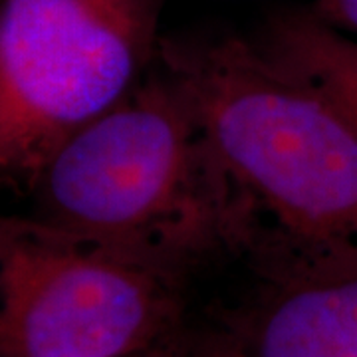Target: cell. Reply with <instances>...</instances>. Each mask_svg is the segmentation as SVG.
<instances>
[{"label": "cell", "mask_w": 357, "mask_h": 357, "mask_svg": "<svg viewBox=\"0 0 357 357\" xmlns=\"http://www.w3.org/2000/svg\"><path fill=\"white\" fill-rule=\"evenodd\" d=\"M272 62L328 96L357 128V40L304 8H280L252 38Z\"/></svg>", "instance_id": "8992f818"}, {"label": "cell", "mask_w": 357, "mask_h": 357, "mask_svg": "<svg viewBox=\"0 0 357 357\" xmlns=\"http://www.w3.org/2000/svg\"><path fill=\"white\" fill-rule=\"evenodd\" d=\"M236 340L250 357H357V266L268 282Z\"/></svg>", "instance_id": "5b68a950"}, {"label": "cell", "mask_w": 357, "mask_h": 357, "mask_svg": "<svg viewBox=\"0 0 357 357\" xmlns=\"http://www.w3.org/2000/svg\"><path fill=\"white\" fill-rule=\"evenodd\" d=\"M139 357H171V354H169L167 345H163V347H157V349H153V351H149V354H145V356H139Z\"/></svg>", "instance_id": "9c48e42d"}, {"label": "cell", "mask_w": 357, "mask_h": 357, "mask_svg": "<svg viewBox=\"0 0 357 357\" xmlns=\"http://www.w3.org/2000/svg\"><path fill=\"white\" fill-rule=\"evenodd\" d=\"M183 268L0 213V357H139L181 314Z\"/></svg>", "instance_id": "277c9868"}, {"label": "cell", "mask_w": 357, "mask_h": 357, "mask_svg": "<svg viewBox=\"0 0 357 357\" xmlns=\"http://www.w3.org/2000/svg\"><path fill=\"white\" fill-rule=\"evenodd\" d=\"M28 192L30 217L183 270L227 252L213 155L191 100L159 60L48 157Z\"/></svg>", "instance_id": "7a4b0ae2"}, {"label": "cell", "mask_w": 357, "mask_h": 357, "mask_svg": "<svg viewBox=\"0 0 357 357\" xmlns=\"http://www.w3.org/2000/svg\"><path fill=\"white\" fill-rule=\"evenodd\" d=\"M167 0H0V189L26 191L68 137L159 60Z\"/></svg>", "instance_id": "3957f363"}, {"label": "cell", "mask_w": 357, "mask_h": 357, "mask_svg": "<svg viewBox=\"0 0 357 357\" xmlns=\"http://www.w3.org/2000/svg\"><path fill=\"white\" fill-rule=\"evenodd\" d=\"M217 169L227 252L268 282L357 266V128L236 34L163 36Z\"/></svg>", "instance_id": "6da1fadb"}, {"label": "cell", "mask_w": 357, "mask_h": 357, "mask_svg": "<svg viewBox=\"0 0 357 357\" xmlns=\"http://www.w3.org/2000/svg\"><path fill=\"white\" fill-rule=\"evenodd\" d=\"M187 357H250L248 351L244 349L243 344L236 337L229 340H215L208 344L201 345L197 351H192Z\"/></svg>", "instance_id": "ba28073f"}, {"label": "cell", "mask_w": 357, "mask_h": 357, "mask_svg": "<svg viewBox=\"0 0 357 357\" xmlns=\"http://www.w3.org/2000/svg\"><path fill=\"white\" fill-rule=\"evenodd\" d=\"M310 8L326 24L357 40V0H312Z\"/></svg>", "instance_id": "52a82bcc"}]
</instances>
